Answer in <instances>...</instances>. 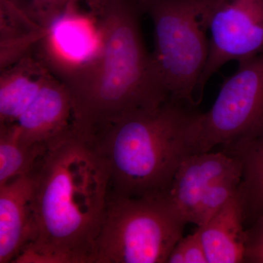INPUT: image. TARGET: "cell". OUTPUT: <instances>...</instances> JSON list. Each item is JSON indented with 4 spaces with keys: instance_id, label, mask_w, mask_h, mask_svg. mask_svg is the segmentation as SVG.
I'll return each mask as SVG.
<instances>
[{
    "instance_id": "5bb4252c",
    "label": "cell",
    "mask_w": 263,
    "mask_h": 263,
    "mask_svg": "<svg viewBox=\"0 0 263 263\" xmlns=\"http://www.w3.org/2000/svg\"><path fill=\"white\" fill-rule=\"evenodd\" d=\"M45 31L13 0H0V70L32 53Z\"/></svg>"
},
{
    "instance_id": "ba28073f",
    "label": "cell",
    "mask_w": 263,
    "mask_h": 263,
    "mask_svg": "<svg viewBox=\"0 0 263 263\" xmlns=\"http://www.w3.org/2000/svg\"><path fill=\"white\" fill-rule=\"evenodd\" d=\"M76 0L46 29L34 52L60 81L94 60L102 47L98 17Z\"/></svg>"
},
{
    "instance_id": "7c38bea8",
    "label": "cell",
    "mask_w": 263,
    "mask_h": 263,
    "mask_svg": "<svg viewBox=\"0 0 263 263\" xmlns=\"http://www.w3.org/2000/svg\"><path fill=\"white\" fill-rule=\"evenodd\" d=\"M0 71V128H8L53 74L34 51Z\"/></svg>"
},
{
    "instance_id": "9a60e30c",
    "label": "cell",
    "mask_w": 263,
    "mask_h": 263,
    "mask_svg": "<svg viewBox=\"0 0 263 263\" xmlns=\"http://www.w3.org/2000/svg\"><path fill=\"white\" fill-rule=\"evenodd\" d=\"M224 152L238 159L241 164L238 193L245 209L247 228L263 214V134Z\"/></svg>"
},
{
    "instance_id": "52a82bcc",
    "label": "cell",
    "mask_w": 263,
    "mask_h": 263,
    "mask_svg": "<svg viewBox=\"0 0 263 263\" xmlns=\"http://www.w3.org/2000/svg\"><path fill=\"white\" fill-rule=\"evenodd\" d=\"M209 32V57L198 87L200 103L208 81L226 64L262 54L263 0H216Z\"/></svg>"
},
{
    "instance_id": "ac0fdd59",
    "label": "cell",
    "mask_w": 263,
    "mask_h": 263,
    "mask_svg": "<svg viewBox=\"0 0 263 263\" xmlns=\"http://www.w3.org/2000/svg\"><path fill=\"white\" fill-rule=\"evenodd\" d=\"M44 29L76 0H13ZM82 1V0H81Z\"/></svg>"
},
{
    "instance_id": "2e32d148",
    "label": "cell",
    "mask_w": 263,
    "mask_h": 263,
    "mask_svg": "<svg viewBox=\"0 0 263 263\" xmlns=\"http://www.w3.org/2000/svg\"><path fill=\"white\" fill-rule=\"evenodd\" d=\"M48 149L24 144L10 132L0 129V185L32 174Z\"/></svg>"
},
{
    "instance_id": "d6986e66",
    "label": "cell",
    "mask_w": 263,
    "mask_h": 263,
    "mask_svg": "<svg viewBox=\"0 0 263 263\" xmlns=\"http://www.w3.org/2000/svg\"><path fill=\"white\" fill-rule=\"evenodd\" d=\"M167 263H208L198 230L178 242L170 254Z\"/></svg>"
},
{
    "instance_id": "5b68a950",
    "label": "cell",
    "mask_w": 263,
    "mask_h": 263,
    "mask_svg": "<svg viewBox=\"0 0 263 263\" xmlns=\"http://www.w3.org/2000/svg\"><path fill=\"white\" fill-rule=\"evenodd\" d=\"M186 223L163 196H109L93 263H165Z\"/></svg>"
},
{
    "instance_id": "9c48e42d",
    "label": "cell",
    "mask_w": 263,
    "mask_h": 263,
    "mask_svg": "<svg viewBox=\"0 0 263 263\" xmlns=\"http://www.w3.org/2000/svg\"><path fill=\"white\" fill-rule=\"evenodd\" d=\"M81 129L70 91L53 75L28 104L9 131L28 146L49 148L71 132Z\"/></svg>"
},
{
    "instance_id": "6da1fadb",
    "label": "cell",
    "mask_w": 263,
    "mask_h": 263,
    "mask_svg": "<svg viewBox=\"0 0 263 263\" xmlns=\"http://www.w3.org/2000/svg\"><path fill=\"white\" fill-rule=\"evenodd\" d=\"M33 174L35 233L13 262H94L110 171L92 135L71 132L49 147Z\"/></svg>"
},
{
    "instance_id": "44dd1931",
    "label": "cell",
    "mask_w": 263,
    "mask_h": 263,
    "mask_svg": "<svg viewBox=\"0 0 263 263\" xmlns=\"http://www.w3.org/2000/svg\"><path fill=\"white\" fill-rule=\"evenodd\" d=\"M105 1V0H82V2L87 5L88 9L95 15L98 14Z\"/></svg>"
},
{
    "instance_id": "277c9868",
    "label": "cell",
    "mask_w": 263,
    "mask_h": 263,
    "mask_svg": "<svg viewBox=\"0 0 263 263\" xmlns=\"http://www.w3.org/2000/svg\"><path fill=\"white\" fill-rule=\"evenodd\" d=\"M153 23L151 53L162 87L171 100L196 108L209 57V18L216 0H138Z\"/></svg>"
},
{
    "instance_id": "8992f818",
    "label": "cell",
    "mask_w": 263,
    "mask_h": 263,
    "mask_svg": "<svg viewBox=\"0 0 263 263\" xmlns=\"http://www.w3.org/2000/svg\"><path fill=\"white\" fill-rule=\"evenodd\" d=\"M238 63L212 108L200 114L195 154L228 151L263 134V53Z\"/></svg>"
},
{
    "instance_id": "ffe728a7",
    "label": "cell",
    "mask_w": 263,
    "mask_h": 263,
    "mask_svg": "<svg viewBox=\"0 0 263 263\" xmlns=\"http://www.w3.org/2000/svg\"><path fill=\"white\" fill-rule=\"evenodd\" d=\"M245 262L263 263V214L246 228Z\"/></svg>"
},
{
    "instance_id": "4fadbf2b",
    "label": "cell",
    "mask_w": 263,
    "mask_h": 263,
    "mask_svg": "<svg viewBox=\"0 0 263 263\" xmlns=\"http://www.w3.org/2000/svg\"><path fill=\"white\" fill-rule=\"evenodd\" d=\"M208 263L245 262V209L238 192L200 228Z\"/></svg>"
},
{
    "instance_id": "7a4b0ae2",
    "label": "cell",
    "mask_w": 263,
    "mask_h": 263,
    "mask_svg": "<svg viewBox=\"0 0 263 263\" xmlns=\"http://www.w3.org/2000/svg\"><path fill=\"white\" fill-rule=\"evenodd\" d=\"M138 0H105L97 14L102 47L94 60L61 81L79 127L91 131L118 117L169 100L147 51Z\"/></svg>"
},
{
    "instance_id": "e0dca14e",
    "label": "cell",
    "mask_w": 263,
    "mask_h": 263,
    "mask_svg": "<svg viewBox=\"0 0 263 263\" xmlns=\"http://www.w3.org/2000/svg\"><path fill=\"white\" fill-rule=\"evenodd\" d=\"M242 178V168L214 180L204 193L197 209L194 224L203 226L227 201L238 192Z\"/></svg>"
},
{
    "instance_id": "8fae6325",
    "label": "cell",
    "mask_w": 263,
    "mask_h": 263,
    "mask_svg": "<svg viewBox=\"0 0 263 263\" xmlns=\"http://www.w3.org/2000/svg\"><path fill=\"white\" fill-rule=\"evenodd\" d=\"M34 174L0 185V263L13 262L34 236Z\"/></svg>"
},
{
    "instance_id": "30bf717a",
    "label": "cell",
    "mask_w": 263,
    "mask_h": 263,
    "mask_svg": "<svg viewBox=\"0 0 263 263\" xmlns=\"http://www.w3.org/2000/svg\"><path fill=\"white\" fill-rule=\"evenodd\" d=\"M240 167V161L224 151L193 154L181 162L162 196L186 224H194L202 197L211 183Z\"/></svg>"
},
{
    "instance_id": "3957f363",
    "label": "cell",
    "mask_w": 263,
    "mask_h": 263,
    "mask_svg": "<svg viewBox=\"0 0 263 263\" xmlns=\"http://www.w3.org/2000/svg\"><path fill=\"white\" fill-rule=\"evenodd\" d=\"M200 114L169 99L90 132L110 171L109 196L164 195L181 162L195 154Z\"/></svg>"
}]
</instances>
